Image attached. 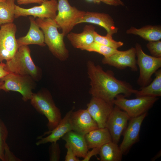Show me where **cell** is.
Instances as JSON below:
<instances>
[{"label": "cell", "instance_id": "6da1fadb", "mask_svg": "<svg viewBox=\"0 0 161 161\" xmlns=\"http://www.w3.org/2000/svg\"><path fill=\"white\" fill-rule=\"evenodd\" d=\"M87 67L90 80L89 93L92 97L114 104L113 101L117 95L121 94L128 97L135 94L137 90L129 83L117 79L112 71H105L101 66L96 65L93 61H88Z\"/></svg>", "mask_w": 161, "mask_h": 161}, {"label": "cell", "instance_id": "7a4b0ae2", "mask_svg": "<svg viewBox=\"0 0 161 161\" xmlns=\"http://www.w3.org/2000/svg\"><path fill=\"white\" fill-rule=\"evenodd\" d=\"M36 21L42 31L45 43L52 54L62 61L69 57V51L64 40V36L58 31L59 27L54 19L37 18Z\"/></svg>", "mask_w": 161, "mask_h": 161}, {"label": "cell", "instance_id": "3957f363", "mask_svg": "<svg viewBox=\"0 0 161 161\" xmlns=\"http://www.w3.org/2000/svg\"><path fill=\"white\" fill-rule=\"evenodd\" d=\"M30 52L28 46L19 47L13 57L5 64V69L9 73L28 75L35 80H39L41 71L33 62Z\"/></svg>", "mask_w": 161, "mask_h": 161}, {"label": "cell", "instance_id": "277c9868", "mask_svg": "<svg viewBox=\"0 0 161 161\" xmlns=\"http://www.w3.org/2000/svg\"><path fill=\"white\" fill-rule=\"evenodd\" d=\"M30 100L35 109L47 119L48 131L54 129L62 118L60 110L56 106L50 94L45 90L33 93Z\"/></svg>", "mask_w": 161, "mask_h": 161}, {"label": "cell", "instance_id": "5b68a950", "mask_svg": "<svg viewBox=\"0 0 161 161\" xmlns=\"http://www.w3.org/2000/svg\"><path fill=\"white\" fill-rule=\"evenodd\" d=\"M58 13L54 20L65 36L78 24L86 12L72 6L68 0H58Z\"/></svg>", "mask_w": 161, "mask_h": 161}, {"label": "cell", "instance_id": "8992f818", "mask_svg": "<svg viewBox=\"0 0 161 161\" xmlns=\"http://www.w3.org/2000/svg\"><path fill=\"white\" fill-rule=\"evenodd\" d=\"M135 48L137 64L140 69L137 83L141 88L146 86L151 81L152 75L161 67V57H155L145 53L141 45L137 43Z\"/></svg>", "mask_w": 161, "mask_h": 161}, {"label": "cell", "instance_id": "52a82bcc", "mask_svg": "<svg viewBox=\"0 0 161 161\" xmlns=\"http://www.w3.org/2000/svg\"><path fill=\"white\" fill-rule=\"evenodd\" d=\"M158 97H140L136 98L128 99L123 95H117L113 103L126 112L130 118L139 116L146 112L158 100Z\"/></svg>", "mask_w": 161, "mask_h": 161}, {"label": "cell", "instance_id": "ba28073f", "mask_svg": "<svg viewBox=\"0 0 161 161\" xmlns=\"http://www.w3.org/2000/svg\"><path fill=\"white\" fill-rule=\"evenodd\" d=\"M35 80L28 75H21L9 73L0 79L4 83L0 90L5 92L10 91L18 92L21 94L24 101L30 100L35 88Z\"/></svg>", "mask_w": 161, "mask_h": 161}, {"label": "cell", "instance_id": "9c48e42d", "mask_svg": "<svg viewBox=\"0 0 161 161\" xmlns=\"http://www.w3.org/2000/svg\"><path fill=\"white\" fill-rule=\"evenodd\" d=\"M16 31V26L13 22L0 25V62L10 60L18 50Z\"/></svg>", "mask_w": 161, "mask_h": 161}, {"label": "cell", "instance_id": "30bf717a", "mask_svg": "<svg viewBox=\"0 0 161 161\" xmlns=\"http://www.w3.org/2000/svg\"><path fill=\"white\" fill-rule=\"evenodd\" d=\"M58 2L57 0H47L37 6L24 8L15 5V18L32 16L35 18L54 19L57 15Z\"/></svg>", "mask_w": 161, "mask_h": 161}, {"label": "cell", "instance_id": "8fae6325", "mask_svg": "<svg viewBox=\"0 0 161 161\" xmlns=\"http://www.w3.org/2000/svg\"><path fill=\"white\" fill-rule=\"evenodd\" d=\"M130 119L126 112L116 106L114 107L105 126L109 130L113 142L118 144Z\"/></svg>", "mask_w": 161, "mask_h": 161}, {"label": "cell", "instance_id": "7c38bea8", "mask_svg": "<svg viewBox=\"0 0 161 161\" xmlns=\"http://www.w3.org/2000/svg\"><path fill=\"white\" fill-rule=\"evenodd\" d=\"M136 51L135 48L132 47L124 51H119L111 56L104 57L102 62L114 67L119 69H124L129 67L132 71L136 72L138 70L137 64Z\"/></svg>", "mask_w": 161, "mask_h": 161}, {"label": "cell", "instance_id": "4fadbf2b", "mask_svg": "<svg viewBox=\"0 0 161 161\" xmlns=\"http://www.w3.org/2000/svg\"><path fill=\"white\" fill-rule=\"evenodd\" d=\"M114 105L101 99L92 97L87 104L86 109L97 123L99 128L105 127L107 120L114 108Z\"/></svg>", "mask_w": 161, "mask_h": 161}, {"label": "cell", "instance_id": "5bb4252c", "mask_svg": "<svg viewBox=\"0 0 161 161\" xmlns=\"http://www.w3.org/2000/svg\"><path fill=\"white\" fill-rule=\"evenodd\" d=\"M146 112L139 116L130 118L123 134V138L119 147L123 154H126L139 140L141 125L146 116Z\"/></svg>", "mask_w": 161, "mask_h": 161}, {"label": "cell", "instance_id": "9a60e30c", "mask_svg": "<svg viewBox=\"0 0 161 161\" xmlns=\"http://www.w3.org/2000/svg\"><path fill=\"white\" fill-rule=\"evenodd\" d=\"M70 118L72 130L80 134L85 136L90 131L99 128L86 109L72 111Z\"/></svg>", "mask_w": 161, "mask_h": 161}, {"label": "cell", "instance_id": "2e32d148", "mask_svg": "<svg viewBox=\"0 0 161 161\" xmlns=\"http://www.w3.org/2000/svg\"><path fill=\"white\" fill-rule=\"evenodd\" d=\"M87 23L100 26L107 31L106 35L112 37L117 33L118 28L117 27L112 17L108 14L98 12H86L83 17L79 21L78 24Z\"/></svg>", "mask_w": 161, "mask_h": 161}, {"label": "cell", "instance_id": "e0dca14e", "mask_svg": "<svg viewBox=\"0 0 161 161\" xmlns=\"http://www.w3.org/2000/svg\"><path fill=\"white\" fill-rule=\"evenodd\" d=\"M73 111L72 109L68 112L54 129L46 132L45 134H49V135L45 137L40 138L36 143V144L38 145L49 142H56L66 133L72 130L70 117Z\"/></svg>", "mask_w": 161, "mask_h": 161}, {"label": "cell", "instance_id": "ac0fdd59", "mask_svg": "<svg viewBox=\"0 0 161 161\" xmlns=\"http://www.w3.org/2000/svg\"><path fill=\"white\" fill-rule=\"evenodd\" d=\"M35 18L32 16L29 17L30 25L29 30L25 36L17 39L18 47L30 44H36L41 47L46 45L44 33Z\"/></svg>", "mask_w": 161, "mask_h": 161}, {"label": "cell", "instance_id": "d6986e66", "mask_svg": "<svg viewBox=\"0 0 161 161\" xmlns=\"http://www.w3.org/2000/svg\"><path fill=\"white\" fill-rule=\"evenodd\" d=\"M95 27L92 25H86L80 33L70 32L67 37L72 45L75 48L82 50L94 42Z\"/></svg>", "mask_w": 161, "mask_h": 161}, {"label": "cell", "instance_id": "ffe728a7", "mask_svg": "<svg viewBox=\"0 0 161 161\" xmlns=\"http://www.w3.org/2000/svg\"><path fill=\"white\" fill-rule=\"evenodd\" d=\"M62 138L66 142L65 145L70 147L77 157H85L89 149L84 136L71 130L66 133Z\"/></svg>", "mask_w": 161, "mask_h": 161}, {"label": "cell", "instance_id": "44dd1931", "mask_svg": "<svg viewBox=\"0 0 161 161\" xmlns=\"http://www.w3.org/2000/svg\"><path fill=\"white\" fill-rule=\"evenodd\" d=\"M84 137L89 149L100 148L104 144L112 141L111 134L106 127L93 130L86 134Z\"/></svg>", "mask_w": 161, "mask_h": 161}, {"label": "cell", "instance_id": "7402d4cb", "mask_svg": "<svg viewBox=\"0 0 161 161\" xmlns=\"http://www.w3.org/2000/svg\"><path fill=\"white\" fill-rule=\"evenodd\" d=\"M126 33L138 35L149 41H157L161 39V27L160 25H147L137 29L131 27L127 30Z\"/></svg>", "mask_w": 161, "mask_h": 161}, {"label": "cell", "instance_id": "603a6c76", "mask_svg": "<svg viewBox=\"0 0 161 161\" xmlns=\"http://www.w3.org/2000/svg\"><path fill=\"white\" fill-rule=\"evenodd\" d=\"M98 154L101 161H121L123 155L118 144L112 141L101 146Z\"/></svg>", "mask_w": 161, "mask_h": 161}, {"label": "cell", "instance_id": "cb8c5ba5", "mask_svg": "<svg viewBox=\"0 0 161 161\" xmlns=\"http://www.w3.org/2000/svg\"><path fill=\"white\" fill-rule=\"evenodd\" d=\"M154 74L155 78L151 83L137 90L134 94L136 97L161 96V69L158 70Z\"/></svg>", "mask_w": 161, "mask_h": 161}, {"label": "cell", "instance_id": "d4e9b609", "mask_svg": "<svg viewBox=\"0 0 161 161\" xmlns=\"http://www.w3.org/2000/svg\"><path fill=\"white\" fill-rule=\"evenodd\" d=\"M15 0L0 2V26L13 23L15 18Z\"/></svg>", "mask_w": 161, "mask_h": 161}, {"label": "cell", "instance_id": "484cf974", "mask_svg": "<svg viewBox=\"0 0 161 161\" xmlns=\"http://www.w3.org/2000/svg\"><path fill=\"white\" fill-rule=\"evenodd\" d=\"M84 50L90 52H95L107 57L117 52L119 50L104 45L94 42Z\"/></svg>", "mask_w": 161, "mask_h": 161}, {"label": "cell", "instance_id": "4316f807", "mask_svg": "<svg viewBox=\"0 0 161 161\" xmlns=\"http://www.w3.org/2000/svg\"><path fill=\"white\" fill-rule=\"evenodd\" d=\"M94 35L95 42L114 49H117L123 45L122 42L115 41L112 38V37L107 35L102 36L95 31L94 32Z\"/></svg>", "mask_w": 161, "mask_h": 161}, {"label": "cell", "instance_id": "83f0119b", "mask_svg": "<svg viewBox=\"0 0 161 161\" xmlns=\"http://www.w3.org/2000/svg\"><path fill=\"white\" fill-rule=\"evenodd\" d=\"M8 135V131L6 126L0 118V159L5 161V151L8 146L6 141Z\"/></svg>", "mask_w": 161, "mask_h": 161}, {"label": "cell", "instance_id": "f1b7e54d", "mask_svg": "<svg viewBox=\"0 0 161 161\" xmlns=\"http://www.w3.org/2000/svg\"><path fill=\"white\" fill-rule=\"evenodd\" d=\"M146 47L152 56L161 57V41L160 40L149 41Z\"/></svg>", "mask_w": 161, "mask_h": 161}, {"label": "cell", "instance_id": "f546056e", "mask_svg": "<svg viewBox=\"0 0 161 161\" xmlns=\"http://www.w3.org/2000/svg\"><path fill=\"white\" fill-rule=\"evenodd\" d=\"M52 143L50 149V160L58 161L60 158L61 151L59 146L57 142Z\"/></svg>", "mask_w": 161, "mask_h": 161}, {"label": "cell", "instance_id": "4dcf8cb0", "mask_svg": "<svg viewBox=\"0 0 161 161\" xmlns=\"http://www.w3.org/2000/svg\"><path fill=\"white\" fill-rule=\"evenodd\" d=\"M65 147L67 150L66 154L65 157V161H80L78 157L75 155L70 147L66 145H65Z\"/></svg>", "mask_w": 161, "mask_h": 161}, {"label": "cell", "instance_id": "1f68e13d", "mask_svg": "<svg viewBox=\"0 0 161 161\" xmlns=\"http://www.w3.org/2000/svg\"><path fill=\"white\" fill-rule=\"evenodd\" d=\"M100 148H92V150L88 151L85 157L82 161H89L90 158L93 156H96L99 154Z\"/></svg>", "mask_w": 161, "mask_h": 161}, {"label": "cell", "instance_id": "d6a6232c", "mask_svg": "<svg viewBox=\"0 0 161 161\" xmlns=\"http://www.w3.org/2000/svg\"><path fill=\"white\" fill-rule=\"evenodd\" d=\"M17 2L19 5L28 4L32 3H38L41 4L47 0H16Z\"/></svg>", "mask_w": 161, "mask_h": 161}, {"label": "cell", "instance_id": "836d02e7", "mask_svg": "<svg viewBox=\"0 0 161 161\" xmlns=\"http://www.w3.org/2000/svg\"><path fill=\"white\" fill-rule=\"evenodd\" d=\"M5 64L2 62L0 63V79L9 73L4 69ZM4 83L3 82L0 81V89Z\"/></svg>", "mask_w": 161, "mask_h": 161}, {"label": "cell", "instance_id": "e575fe53", "mask_svg": "<svg viewBox=\"0 0 161 161\" xmlns=\"http://www.w3.org/2000/svg\"><path fill=\"white\" fill-rule=\"evenodd\" d=\"M102 2L107 4L114 6H118L120 4L116 0H96V3H99Z\"/></svg>", "mask_w": 161, "mask_h": 161}, {"label": "cell", "instance_id": "d590c367", "mask_svg": "<svg viewBox=\"0 0 161 161\" xmlns=\"http://www.w3.org/2000/svg\"><path fill=\"white\" fill-rule=\"evenodd\" d=\"M161 155V152L160 151L158 152L157 155H156L151 160L152 161H153L154 160H155L158 157H160Z\"/></svg>", "mask_w": 161, "mask_h": 161}, {"label": "cell", "instance_id": "8d00e7d4", "mask_svg": "<svg viewBox=\"0 0 161 161\" xmlns=\"http://www.w3.org/2000/svg\"><path fill=\"white\" fill-rule=\"evenodd\" d=\"M116 0L117 1L119 2L120 5H122V6L124 5L123 3L121 0Z\"/></svg>", "mask_w": 161, "mask_h": 161}, {"label": "cell", "instance_id": "74e56055", "mask_svg": "<svg viewBox=\"0 0 161 161\" xmlns=\"http://www.w3.org/2000/svg\"><path fill=\"white\" fill-rule=\"evenodd\" d=\"M87 1L90 2H93L95 3H96V0H86Z\"/></svg>", "mask_w": 161, "mask_h": 161}, {"label": "cell", "instance_id": "f35d334b", "mask_svg": "<svg viewBox=\"0 0 161 161\" xmlns=\"http://www.w3.org/2000/svg\"><path fill=\"white\" fill-rule=\"evenodd\" d=\"M5 0H0V1H5Z\"/></svg>", "mask_w": 161, "mask_h": 161}]
</instances>
